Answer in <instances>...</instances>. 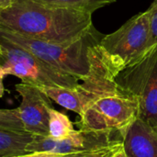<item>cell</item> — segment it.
Masks as SVG:
<instances>
[{
	"label": "cell",
	"instance_id": "cell-1",
	"mask_svg": "<svg viewBox=\"0 0 157 157\" xmlns=\"http://www.w3.org/2000/svg\"><path fill=\"white\" fill-rule=\"evenodd\" d=\"M92 14L40 4L35 0H16L0 11V29L50 43L74 42L93 27Z\"/></svg>",
	"mask_w": 157,
	"mask_h": 157
},
{
	"label": "cell",
	"instance_id": "cell-2",
	"mask_svg": "<svg viewBox=\"0 0 157 157\" xmlns=\"http://www.w3.org/2000/svg\"><path fill=\"white\" fill-rule=\"evenodd\" d=\"M104 36L93 26L79 40L71 43L58 44L27 38L0 29V37L29 51L57 70L81 82L89 77L92 69V50Z\"/></svg>",
	"mask_w": 157,
	"mask_h": 157
},
{
	"label": "cell",
	"instance_id": "cell-3",
	"mask_svg": "<svg viewBox=\"0 0 157 157\" xmlns=\"http://www.w3.org/2000/svg\"><path fill=\"white\" fill-rule=\"evenodd\" d=\"M151 16L150 6L146 11L132 17L116 31L102 38L99 43L100 52L104 63L115 78L148 52Z\"/></svg>",
	"mask_w": 157,
	"mask_h": 157
},
{
	"label": "cell",
	"instance_id": "cell-4",
	"mask_svg": "<svg viewBox=\"0 0 157 157\" xmlns=\"http://www.w3.org/2000/svg\"><path fill=\"white\" fill-rule=\"evenodd\" d=\"M14 75L25 84L38 87L62 86L74 88L79 79L66 75L29 51L0 37V76Z\"/></svg>",
	"mask_w": 157,
	"mask_h": 157
},
{
	"label": "cell",
	"instance_id": "cell-5",
	"mask_svg": "<svg viewBox=\"0 0 157 157\" xmlns=\"http://www.w3.org/2000/svg\"><path fill=\"white\" fill-rule=\"evenodd\" d=\"M117 84L139 104V119L157 128V44L121 71Z\"/></svg>",
	"mask_w": 157,
	"mask_h": 157
},
{
	"label": "cell",
	"instance_id": "cell-6",
	"mask_svg": "<svg viewBox=\"0 0 157 157\" xmlns=\"http://www.w3.org/2000/svg\"><path fill=\"white\" fill-rule=\"evenodd\" d=\"M137 119H139L138 101L123 91L96 100L80 117L78 125L82 130L120 133L122 137Z\"/></svg>",
	"mask_w": 157,
	"mask_h": 157
},
{
	"label": "cell",
	"instance_id": "cell-7",
	"mask_svg": "<svg viewBox=\"0 0 157 157\" xmlns=\"http://www.w3.org/2000/svg\"><path fill=\"white\" fill-rule=\"evenodd\" d=\"M121 140L122 137L120 133L98 132L79 129L63 140H55L51 136L36 135L27 151L28 153L48 152L63 155L100 149Z\"/></svg>",
	"mask_w": 157,
	"mask_h": 157
},
{
	"label": "cell",
	"instance_id": "cell-8",
	"mask_svg": "<svg viewBox=\"0 0 157 157\" xmlns=\"http://www.w3.org/2000/svg\"><path fill=\"white\" fill-rule=\"evenodd\" d=\"M15 89L21 98L18 110L26 131L34 135L49 136L52 99L40 87L32 85L17 84Z\"/></svg>",
	"mask_w": 157,
	"mask_h": 157
},
{
	"label": "cell",
	"instance_id": "cell-9",
	"mask_svg": "<svg viewBox=\"0 0 157 157\" xmlns=\"http://www.w3.org/2000/svg\"><path fill=\"white\" fill-rule=\"evenodd\" d=\"M127 157H157V128L137 119L122 136Z\"/></svg>",
	"mask_w": 157,
	"mask_h": 157
},
{
	"label": "cell",
	"instance_id": "cell-10",
	"mask_svg": "<svg viewBox=\"0 0 157 157\" xmlns=\"http://www.w3.org/2000/svg\"><path fill=\"white\" fill-rule=\"evenodd\" d=\"M52 101L66 109L75 112L80 117L101 96L91 91L82 83L74 88L62 86L40 87Z\"/></svg>",
	"mask_w": 157,
	"mask_h": 157
},
{
	"label": "cell",
	"instance_id": "cell-11",
	"mask_svg": "<svg viewBox=\"0 0 157 157\" xmlns=\"http://www.w3.org/2000/svg\"><path fill=\"white\" fill-rule=\"evenodd\" d=\"M36 135L28 132L0 130V157H15L28 154V147Z\"/></svg>",
	"mask_w": 157,
	"mask_h": 157
},
{
	"label": "cell",
	"instance_id": "cell-12",
	"mask_svg": "<svg viewBox=\"0 0 157 157\" xmlns=\"http://www.w3.org/2000/svg\"><path fill=\"white\" fill-rule=\"evenodd\" d=\"M40 4L60 7L83 11L93 14L96 10L104 7L107 5L114 3L116 0H35Z\"/></svg>",
	"mask_w": 157,
	"mask_h": 157
},
{
	"label": "cell",
	"instance_id": "cell-13",
	"mask_svg": "<svg viewBox=\"0 0 157 157\" xmlns=\"http://www.w3.org/2000/svg\"><path fill=\"white\" fill-rule=\"evenodd\" d=\"M75 130L67 115L54 109L50 110L49 136L55 140H63L69 137Z\"/></svg>",
	"mask_w": 157,
	"mask_h": 157
},
{
	"label": "cell",
	"instance_id": "cell-14",
	"mask_svg": "<svg viewBox=\"0 0 157 157\" xmlns=\"http://www.w3.org/2000/svg\"><path fill=\"white\" fill-rule=\"evenodd\" d=\"M0 130L27 132L21 120L18 108L0 110Z\"/></svg>",
	"mask_w": 157,
	"mask_h": 157
},
{
	"label": "cell",
	"instance_id": "cell-15",
	"mask_svg": "<svg viewBox=\"0 0 157 157\" xmlns=\"http://www.w3.org/2000/svg\"><path fill=\"white\" fill-rule=\"evenodd\" d=\"M152 8L151 16V37L148 43V51L157 44V0H154L150 6Z\"/></svg>",
	"mask_w": 157,
	"mask_h": 157
},
{
	"label": "cell",
	"instance_id": "cell-16",
	"mask_svg": "<svg viewBox=\"0 0 157 157\" xmlns=\"http://www.w3.org/2000/svg\"><path fill=\"white\" fill-rule=\"evenodd\" d=\"M63 155H58V154H53V153H48V152H32V153H28L23 155L15 157H60Z\"/></svg>",
	"mask_w": 157,
	"mask_h": 157
},
{
	"label": "cell",
	"instance_id": "cell-17",
	"mask_svg": "<svg viewBox=\"0 0 157 157\" xmlns=\"http://www.w3.org/2000/svg\"><path fill=\"white\" fill-rule=\"evenodd\" d=\"M15 1L16 0H0V11L11 7Z\"/></svg>",
	"mask_w": 157,
	"mask_h": 157
},
{
	"label": "cell",
	"instance_id": "cell-18",
	"mask_svg": "<svg viewBox=\"0 0 157 157\" xmlns=\"http://www.w3.org/2000/svg\"><path fill=\"white\" fill-rule=\"evenodd\" d=\"M113 157H127L126 154H125V152H124L123 147H122L121 149H120V150H119V151L114 155V156Z\"/></svg>",
	"mask_w": 157,
	"mask_h": 157
}]
</instances>
